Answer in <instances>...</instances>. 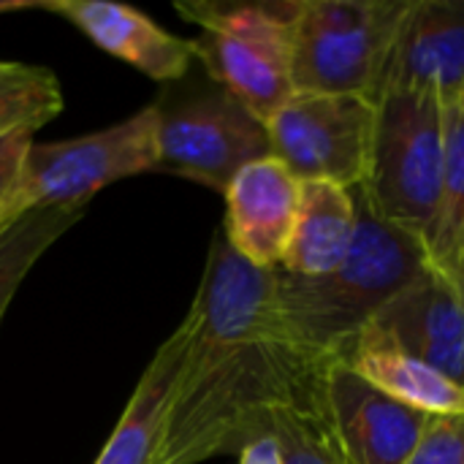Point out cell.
Returning a JSON list of instances; mask_svg holds the SVG:
<instances>
[{"label":"cell","mask_w":464,"mask_h":464,"mask_svg":"<svg viewBox=\"0 0 464 464\" xmlns=\"http://www.w3.org/2000/svg\"><path fill=\"white\" fill-rule=\"evenodd\" d=\"M188 343L150 464H201L266 435L277 411L304 400L334 359L296 340L277 304L275 269L239 258L223 228L185 315Z\"/></svg>","instance_id":"6da1fadb"},{"label":"cell","mask_w":464,"mask_h":464,"mask_svg":"<svg viewBox=\"0 0 464 464\" xmlns=\"http://www.w3.org/2000/svg\"><path fill=\"white\" fill-rule=\"evenodd\" d=\"M356 198V237L345 261L318 277L275 269L277 304L302 345L343 362L372 318L430 264L411 234L386 223L367 198Z\"/></svg>","instance_id":"7a4b0ae2"},{"label":"cell","mask_w":464,"mask_h":464,"mask_svg":"<svg viewBox=\"0 0 464 464\" xmlns=\"http://www.w3.org/2000/svg\"><path fill=\"white\" fill-rule=\"evenodd\" d=\"M152 106L158 114V174L226 193L247 163L272 155L266 122L198 63Z\"/></svg>","instance_id":"3957f363"},{"label":"cell","mask_w":464,"mask_h":464,"mask_svg":"<svg viewBox=\"0 0 464 464\" xmlns=\"http://www.w3.org/2000/svg\"><path fill=\"white\" fill-rule=\"evenodd\" d=\"M375 109L370 166L356 190L427 250L446 174V106L435 95L397 92Z\"/></svg>","instance_id":"277c9868"},{"label":"cell","mask_w":464,"mask_h":464,"mask_svg":"<svg viewBox=\"0 0 464 464\" xmlns=\"http://www.w3.org/2000/svg\"><path fill=\"white\" fill-rule=\"evenodd\" d=\"M299 0H188L174 8L201 27L193 60L264 122L294 95L291 24Z\"/></svg>","instance_id":"5b68a950"},{"label":"cell","mask_w":464,"mask_h":464,"mask_svg":"<svg viewBox=\"0 0 464 464\" xmlns=\"http://www.w3.org/2000/svg\"><path fill=\"white\" fill-rule=\"evenodd\" d=\"M158 166V114L155 106L109 128L60 139L33 141L14 190L0 207V234L35 209H76L128 177L155 171Z\"/></svg>","instance_id":"8992f818"},{"label":"cell","mask_w":464,"mask_h":464,"mask_svg":"<svg viewBox=\"0 0 464 464\" xmlns=\"http://www.w3.org/2000/svg\"><path fill=\"white\" fill-rule=\"evenodd\" d=\"M402 8L405 0H299L291 24L294 92L372 101Z\"/></svg>","instance_id":"52a82bcc"},{"label":"cell","mask_w":464,"mask_h":464,"mask_svg":"<svg viewBox=\"0 0 464 464\" xmlns=\"http://www.w3.org/2000/svg\"><path fill=\"white\" fill-rule=\"evenodd\" d=\"M375 114L364 95L294 92L266 122L272 158L302 182L356 190L367 177Z\"/></svg>","instance_id":"ba28073f"},{"label":"cell","mask_w":464,"mask_h":464,"mask_svg":"<svg viewBox=\"0 0 464 464\" xmlns=\"http://www.w3.org/2000/svg\"><path fill=\"white\" fill-rule=\"evenodd\" d=\"M397 92L464 101V0H405L372 103Z\"/></svg>","instance_id":"9c48e42d"},{"label":"cell","mask_w":464,"mask_h":464,"mask_svg":"<svg viewBox=\"0 0 464 464\" xmlns=\"http://www.w3.org/2000/svg\"><path fill=\"white\" fill-rule=\"evenodd\" d=\"M359 343L402 351L464 386V296L427 266L372 318Z\"/></svg>","instance_id":"30bf717a"},{"label":"cell","mask_w":464,"mask_h":464,"mask_svg":"<svg viewBox=\"0 0 464 464\" xmlns=\"http://www.w3.org/2000/svg\"><path fill=\"white\" fill-rule=\"evenodd\" d=\"M223 196L220 228L234 253L258 269H280L299 212L302 179L269 155L247 163Z\"/></svg>","instance_id":"8fae6325"},{"label":"cell","mask_w":464,"mask_h":464,"mask_svg":"<svg viewBox=\"0 0 464 464\" xmlns=\"http://www.w3.org/2000/svg\"><path fill=\"white\" fill-rule=\"evenodd\" d=\"M41 11L63 16L98 49L128 63L152 82L174 84L196 65L190 38L163 30L133 5L114 0H44Z\"/></svg>","instance_id":"7c38bea8"},{"label":"cell","mask_w":464,"mask_h":464,"mask_svg":"<svg viewBox=\"0 0 464 464\" xmlns=\"http://www.w3.org/2000/svg\"><path fill=\"white\" fill-rule=\"evenodd\" d=\"M326 400L345 449L359 464H408L432 419L383 394L343 362L329 367Z\"/></svg>","instance_id":"4fadbf2b"},{"label":"cell","mask_w":464,"mask_h":464,"mask_svg":"<svg viewBox=\"0 0 464 464\" xmlns=\"http://www.w3.org/2000/svg\"><path fill=\"white\" fill-rule=\"evenodd\" d=\"M356 223L353 190L318 179L302 182L299 212L280 269L302 277H318L337 269L353 245Z\"/></svg>","instance_id":"5bb4252c"},{"label":"cell","mask_w":464,"mask_h":464,"mask_svg":"<svg viewBox=\"0 0 464 464\" xmlns=\"http://www.w3.org/2000/svg\"><path fill=\"white\" fill-rule=\"evenodd\" d=\"M188 343V329L185 321L171 332V337L155 351L152 362L141 372L114 432L109 435L106 446L101 449L98 459L92 464H150L158 435H160V421L166 402L171 397V389L179 375L182 353Z\"/></svg>","instance_id":"9a60e30c"},{"label":"cell","mask_w":464,"mask_h":464,"mask_svg":"<svg viewBox=\"0 0 464 464\" xmlns=\"http://www.w3.org/2000/svg\"><path fill=\"white\" fill-rule=\"evenodd\" d=\"M343 364H348L383 394L424 416H464V386L402 351L359 343L351 348Z\"/></svg>","instance_id":"2e32d148"},{"label":"cell","mask_w":464,"mask_h":464,"mask_svg":"<svg viewBox=\"0 0 464 464\" xmlns=\"http://www.w3.org/2000/svg\"><path fill=\"white\" fill-rule=\"evenodd\" d=\"M427 264L464 296V101L446 106V174Z\"/></svg>","instance_id":"e0dca14e"},{"label":"cell","mask_w":464,"mask_h":464,"mask_svg":"<svg viewBox=\"0 0 464 464\" xmlns=\"http://www.w3.org/2000/svg\"><path fill=\"white\" fill-rule=\"evenodd\" d=\"M269 432L280 440L285 464H359L337 432L326 381L304 400L277 411Z\"/></svg>","instance_id":"ac0fdd59"},{"label":"cell","mask_w":464,"mask_h":464,"mask_svg":"<svg viewBox=\"0 0 464 464\" xmlns=\"http://www.w3.org/2000/svg\"><path fill=\"white\" fill-rule=\"evenodd\" d=\"M84 209H35L0 234V321L38 258L84 218Z\"/></svg>","instance_id":"d6986e66"},{"label":"cell","mask_w":464,"mask_h":464,"mask_svg":"<svg viewBox=\"0 0 464 464\" xmlns=\"http://www.w3.org/2000/svg\"><path fill=\"white\" fill-rule=\"evenodd\" d=\"M63 111L57 76L44 65L0 63V136L35 133Z\"/></svg>","instance_id":"ffe728a7"},{"label":"cell","mask_w":464,"mask_h":464,"mask_svg":"<svg viewBox=\"0 0 464 464\" xmlns=\"http://www.w3.org/2000/svg\"><path fill=\"white\" fill-rule=\"evenodd\" d=\"M408 464H464V416L430 419Z\"/></svg>","instance_id":"44dd1931"},{"label":"cell","mask_w":464,"mask_h":464,"mask_svg":"<svg viewBox=\"0 0 464 464\" xmlns=\"http://www.w3.org/2000/svg\"><path fill=\"white\" fill-rule=\"evenodd\" d=\"M30 144H33V133H24V130L0 136V207L14 190V182L19 177V169Z\"/></svg>","instance_id":"7402d4cb"},{"label":"cell","mask_w":464,"mask_h":464,"mask_svg":"<svg viewBox=\"0 0 464 464\" xmlns=\"http://www.w3.org/2000/svg\"><path fill=\"white\" fill-rule=\"evenodd\" d=\"M237 464H285L280 440L272 432L253 438L237 451Z\"/></svg>","instance_id":"603a6c76"},{"label":"cell","mask_w":464,"mask_h":464,"mask_svg":"<svg viewBox=\"0 0 464 464\" xmlns=\"http://www.w3.org/2000/svg\"><path fill=\"white\" fill-rule=\"evenodd\" d=\"M44 0H0V14H19V11H41Z\"/></svg>","instance_id":"cb8c5ba5"},{"label":"cell","mask_w":464,"mask_h":464,"mask_svg":"<svg viewBox=\"0 0 464 464\" xmlns=\"http://www.w3.org/2000/svg\"><path fill=\"white\" fill-rule=\"evenodd\" d=\"M0 63H3V60H0Z\"/></svg>","instance_id":"d4e9b609"}]
</instances>
